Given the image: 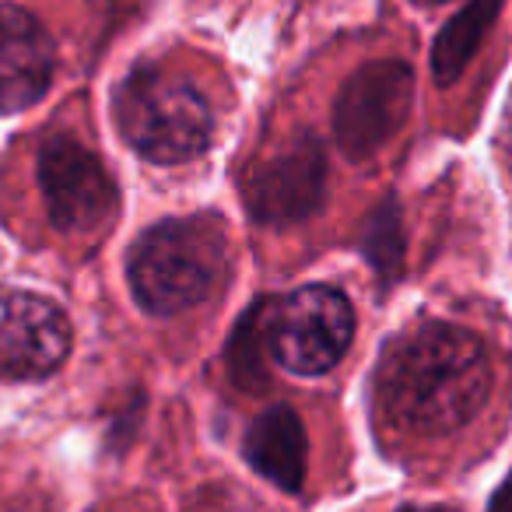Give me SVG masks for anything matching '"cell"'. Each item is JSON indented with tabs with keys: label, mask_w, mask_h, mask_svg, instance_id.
<instances>
[{
	"label": "cell",
	"mask_w": 512,
	"mask_h": 512,
	"mask_svg": "<svg viewBox=\"0 0 512 512\" xmlns=\"http://www.w3.org/2000/svg\"><path fill=\"white\" fill-rule=\"evenodd\" d=\"M53 78V43L43 25L15 4H0V113L39 102Z\"/></svg>",
	"instance_id": "9c48e42d"
},
{
	"label": "cell",
	"mask_w": 512,
	"mask_h": 512,
	"mask_svg": "<svg viewBox=\"0 0 512 512\" xmlns=\"http://www.w3.org/2000/svg\"><path fill=\"white\" fill-rule=\"evenodd\" d=\"M71 351V323L50 299L0 292V379H46Z\"/></svg>",
	"instance_id": "52a82bcc"
},
{
	"label": "cell",
	"mask_w": 512,
	"mask_h": 512,
	"mask_svg": "<svg viewBox=\"0 0 512 512\" xmlns=\"http://www.w3.org/2000/svg\"><path fill=\"white\" fill-rule=\"evenodd\" d=\"M491 362L484 344L453 323H421L386 355L379 404L411 435L439 439L470 425L488 400Z\"/></svg>",
	"instance_id": "6da1fadb"
},
{
	"label": "cell",
	"mask_w": 512,
	"mask_h": 512,
	"mask_svg": "<svg viewBox=\"0 0 512 512\" xmlns=\"http://www.w3.org/2000/svg\"><path fill=\"white\" fill-rule=\"evenodd\" d=\"M267 320H271V313H267L264 306L249 309V316L239 323V330H235L232 351H228V358H232V376L239 379L242 386H249V390H253V386H264Z\"/></svg>",
	"instance_id": "7c38bea8"
},
{
	"label": "cell",
	"mask_w": 512,
	"mask_h": 512,
	"mask_svg": "<svg viewBox=\"0 0 512 512\" xmlns=\"http://www.w3.org/2000/svg\"><path fill=\"white\" fill-rule=\"evenodd\" d=\"M498 4H502V0H474L470 8H463L460 15L442 29L439 43H435V78H439L442 85L456 81L463 67L470 64L481 36L488 32V25L495 22Z\"/></svg>",
	"instance_id": "8fae6325"
},
{
	"label": "cell",
	"mask_w": 512,
	"mask_h": 512,
	"mask_svg": "<svg viewBox=\"0 0 512 512\" xmlns=\"http://www.w3.org/2000/svg\"><path fill=\"white\" fill-rule=\"evenodd\" d=\"M491 512H512V474L505 477V484L491 498Z\"/></svg>",
	"instance_id": "5bb4252c"
},
{
	"label": "cell",
	"mask_w": 512,
	"mask_h": 512,
	"mask_svg": "<svg viewBox=\"0 0 512 512\" xmlns=\"http://www.w3.org/2000/svg\"><path fill=\"white\" fill-rule=\"evenodd\" d=\"M228 267L225 228L211 214L155 225L130 253V285L148 313L172 316L200 306Z\"/></svg>",
	"instance_id": "7a4b0ae2"
},
{
	"label": "cell",
	"mask_w": 512,
	"mask_h": 512,
	"mask_svg": "<svg viewBox=\"0 0 512 512\" xmlns=\"http://www.w3.org/2000/svg\"><path fill=\"white\" fill-rule=\"evenodd\" d=\"M355 334V313L344 292L306 285L292 292L267 320V348L274 362L295 376H323L344 358Z\"/></svg>",
	"instance_id": "277c9868"
},
{
	"label": "cell",
	"mask_w": 512,
	"mask_h": 512,
	"mask_svg": "<svg viewBox=\"0 0 512 512\" xmlns=\"http://www.w3.org/2000/svg\"><path fill=\"white\" fill-rule=\"evenodd\" d=\"M39 186L53 225L71 235H92L116 211V186L95 151L74 137H53L39 151Z\"/></svg>",
	"instance_id": "8992f818"
},
{
	"label": "cell",
	"mask_w": 512,
	"mask_h": 512,
	"mask_svg": "<svg viewBox=\"0 0 512 512\" xmlns=\"http://www.w3.org/2000/svg\"><path fill=\"white\" fill-rule=\"evenodd\" d=\"M323 151L313 137H292L253 165L246 179V200L253 218L264 225L299 221L323 197Z\"/></svg>",
	"instance_id": "ba28073f"
},
{
	"label": "cell",
	"mask_w": 512,
	"mask_h": 512,
	"mask_svg": "<svg viewBox=\"0 0 512 512\" xmlns=\"http://www.w3.org/2000/svg\"><path fill=\"white\" fill-rule=\"evenodd\" d=\"M365 249H369V256L379 267H386V264L397 267V260H400V221H397V211H393V207H383V211L372 218Z\"/></svg>",
	"instance_id": "4fadbf2b"
},
{
	"label": "cell",
	"mask_w": 512,
	"mask_h": 512,
	"mask_svg": "<svg viewBox=\"0 0 512 512\" xmlns=\"http://www.w3.org/2000/svg\"><path fill=\"white\" fill-rule=\"evenodd\" d=\"M400 512H446V509H400Z\"/></svg>",
	"instance_id": "9a60e30c"
},
{
	"label": "cell",
	"mask_w": 512,
	"mask_h": 512,
	"mask_svg": "<svg viewBox=\"0 0 512 512\" xmlns=\"http://www.w3.org/2000/svg\"><path fill=\"white\" fill-rule=\"evenodd\" d=\"M414 99V74L404 60L365 64L344 81L334 106V134L348 158L365 162L404 127Z\"/></svg>",
	"instance_id": "5b68a950"
},
{
	"label": "cell",
	"mask_w": 512,
	"mask_h": 512,
	"mask_svg": "<svg viewBox=\"0 0 512 512\" xmlns=\"http://www.w3.org/2000/svg\"><path fill=\"white\" fill-rule=\"evenodd\" d=\"M246 456L267 481L285 491H299L306 481V428L292 407H271L249 425L246 432Z\"/></svg>",
	"instance_id": "30bf717a"
},
{
	"label": "cell",
	"mask_w": 512,
	"mask_h": 512,
	"mask_svg": "<svg viewBox=\"0 0 512 512\" xmlns=\"http://www.w3.org/2000/svg\"><path fill=\"white\" fill-rule=\"evenodd\" d=\"M418 4H446V0H418Z\"/></svg>",
	"instance_id": "2e32d148"
},
{
	"label": "cell",
	"mask_w": 512,
	"mask_h": 512,
	"mask_svg": "<svg viewBox=\"0 0 512 512\" xmlns=\"http://www.w3.org/2000/svg\"><path fill=\"white\" fill-rule=\"evenodd\" d=\"M116 123L148 162L179 165L211 144L214 113L200 88L169 71L130 74L116 92Z\"/></svg>",
	"instance_id": "3957f363"
}]
</instances>
